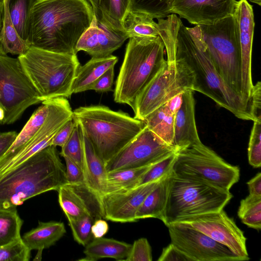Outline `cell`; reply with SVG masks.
Returning <instances> with one entry per match:
<instances>
[{"instance_id":"11","label":"cell","mask_w":261,"mask_h":261,"mask_svg":"<svg viewBox=\"0 0 261 261\" xmlns=\"http://www.w3.org/2000/svg\"><path fill=\"white\" fill-rule=\"evenodd\" d=\"M40 102V95L18 58L0 54V107L5 112L1 123H13L27 108Z\"/></svg>"},{"instance_id":"54","label":"cell","mask_w":261,"mask_h":261,"mask_svg":"<svg viewBox=\"0 0 261 261\" xmlns=\"http://www.w3.org/2000/svg\"><path fill=\"white\" fill-rule=\"evenodd\" d=\"M5 112L4 110L0 107V122L2 121L4 118Z\"/></svg>"},{"instance_id":"20","label":"cell","mask_w":261,"mask_h":261,"mask_svg":"<svg viewBox=\"0 0 261 261\" xmlns=\"http://www.w3.org/2000/svg\"><path fill=\"white\" fill-rule=\"evenodd\" d=\"M195 117L193 91L182 94L181 106L175 115L174 145L176 150L201 143Z\"/></svg>"},{"instance_id":"36","label":"cell","mask_w":261,"mask_h":261,"mask_svg":"<svg viewBox=\"0 0 261 261\" xmlns=\"http://www.w3.org/2000/svg\"><path fill=\"white\" fill-rule=\"evenodd\" d=\"M176 157V151L171 153L152 165L140 178L136 187L160 180L172 171Z\"/></svg>"},{"instance_id":"33","label":"cell","mask_w":261,"mask_h":261,"mask_svg":"<svg viewBox=\"0 0 261 261\" xmlns=\"http://www.w3.org/2000/svg\"><path fill=\"white\" fill-rule=\"evenodd\" d=\"M36 0H7L12 23L20 37L28 42L31 10Z\"/></svg>"},{"instance_id":"8","label":"cell","mask_w":261,"mask_h":261,"mask_svg":"<svg viewBox=\"0 0 261 261\" xmlns=\"http://www.w3.org/2000/svg\"><path fill=\"white\" fill-rule=\"evenodd\" d=\"M198 26L216 71L226 85L243 99L241 53L233 15L212 24Z\"/></svg>"},{"instance_id":"15","label":"cell","mask_w":261,"mask_h":261,"mask_svg":"<svg viewBox=\"0 0 261 261\" xmlns=\"http://www.w3.org/2000/svg\"><path fill=\"white\" fill-rule=\"evenodd\" d=\"M240 45L242 59V95L250 104L253 84L251 73L252 43L254 28L252 6L247 0L237 1L233 14Z\"/></svg>"},{"instance_id":"29","label":"cell","mask_w":261,"mask_h":261,"mask_svg":"<svg viewBox=\"0 0 261 261\" xmlns=\"http://www.w3.org/2000/svg\"><path fill=\"white\" fill-rule=\"evenodd\" d=\"M174 118L164 105L150 113L144 119L146 127L167 145L174 148Z\"/></svg>"},{"instance_id":"41","label":"cell","mask_w":261,"mask_h":261,"mask_svg":"<svg viewBox=\"0 0 261 261\" xmlns=\"http://www.w3.org/2000/svg\"><path fill=\"white\" fill-rule=\"evenodd\" d=\"M261 211V196L249 194L240 202L238 215L241 219L243 217Z\"/></svg>"},{"instance_id":"53","label":"cell","mask_w":261,"mask_h":261,"mask_svg":"<svg viewBox=\"0 0 261 261\" xmlns=\"http://www.w3.org/2000/svg\"><path fill=\"white\" fill-rule=\"evenodd\" d=\"M4 10V0H0V30L2 26V17Z\"/></svg>"},{"instance_id":"30","label":"cell","mask_w":261,"mask_h":261,"mask_svg":"<svg viewBox=\"0 0 261 261\" xmlns=\"http://www.w3.org/2000/svg\"><path fill=\"white\" fill-rule=\"evenodd\" d=\"M153 164L107 172L105 194L135 188L140 178Z\"/></svg>"},{"instance_id":"27","label":"cell","mask_w":261,"mask_h":261,"mask_svg":"<svg viewBox=\"0 0 261 261\" xmlns=\"http://www.w3.org/2000/svg\"><path fill=\"white\" fill-rule=\"evenodd\" d=\"M29 42L22 39L11 20L7 0H4V10L0 30V54L22 55L30 47Z\"/></svg>"},{"instance_id":"40","label":"cell","mask_w":261,"mask_h":261,"mask_svg":"<svg viewBox=\"0 0 261 261\" xmlns=\"http://www.w3.org/2000/svg\"><path fill=\"white\" fill-rule=\"evenodd\" d=\"M152 260L151 246L145 238L135 241L130 251L124 261H151Z\"/></svg>"},{"instance_id":"42","label":"cell","mask_w":261,"mask_h":261,"mask_svg":"<svg viewBox=\"0 0 261 261\" xmlns=\"http://www.w3.org/2000/svg\"><path fill=\"white\" fill-rule=\"evenodd\" d=\"M66 164V175L68 183L85 182L83 169L75 162L67 157H63Z\"/></svg>"},{"instance_id":"6","label":"cell","mask_w":261,"mask_h":261,"mask_svg":"<svg viewBox=\"0 0 261 261\" xmlns=\"http://www.w3.org/2000/svg\"><path fill=\"white\" fill-rule=\"evenodd\" d=\"M18 58L42 102L69 98L80 66L76 55L54 53L31 46Z\"/></svg>"},{"instance_id":"1","label":"cell","mask_w":261,"mask_h":261,"mask_svg":"<svg viewBox=\"0 0 261 261\" xmlns=\"http://www.w3.org/2000/svg\"><path fill=\"white\" fill-rule=\"evenodd\" d=\"M94 15L87 0H36L31 10L28 41L43 50L76 55V44Z\"/></svg>"},{"instance_id":"26","label":"cell","mask_w":261,"mask_h":261,"mask_svg":"<svg viewBox=\"0 0 261 261\" xmlns=\"http://www.w3.org/2000/svg\"><path fill=\"white\" fill-rule=\"evenodd\" d=\"M171 173L162 179L146 197L137 212L136 219L137 221L154 218L164 223Z\"/></svg>"},{"instance_id":"23","label":"cell","mask_w":261,"mask_h":261,"mask_svg":"<svg viewBox=\"0 0 261 261\" xmlns=\"http://www.w3.org/2000/svg\"><path fill=\"white\" fill-rule=\"evenodd\" d=\"M85 257L81 261H96L111 258L118 261L124 260L130 251L132 245L112 238H94L86 246Z\"/></svg>"},{"instance_id":"49","label":"cell","mask_w":261,"mask_h":261,"mask_svg":"<svg viewBox=\"0 0 261 261\" xmlns=\"http://www.w3.org/2000/svg\"><path fill=\"white\" fill-rule=\"evenodd\" d=\"M241 220L247 226L259 230L261 228V211L246 216L242 218Z\"/></svg>"},{"instance_id":"5","label":"cell","mask_w":261,"mask_h":261,"mask_svg":"<svg viewBox=\"0 0 261 261\" xmlns=\"http://www.w3.org/2000/svg\"><path fill=\"white\" fill-rule=\"evenodd\" d=\"M165 51L160 36L129 38L116 81L114 101L133 108L138 95L166 63Z\"/></svg>"},{"instance_id":"47","label":"cell","mask_w":261,"mask_h":261,"mask_svg":"<svg viewBox=\"0 0 261 261\" xmlns=\"http://www.w3.org/2000/svg\"><path fill=\"white\" fill-rule=\"evenodd\" d=\"M17 134L15 131L0 133V158L13 143Z\"/></svg>"},{"instance_id":"7","label":"cell","mask_w":261,"mask_h":261,"mask_svg":"<svg viewBox=\"0 0 261 261\" xmlns=\"http://www.w3.org/2000/svg\"><path fill=\"white\" fill-rule=\"evenodd\" d=\"M232 197L229 191L172 171L164 223L222 210Z\"/></svg>"},{"instance_id":"12","label":"cell","mask_w":261,"mask_h":261,"mask_svg":"<svg viewBox=\"0 0 261 261\" xmlns=\"http://www.w3.org/2000/svg\"><path fill=\"white\" fill-rule=\"evenodd\" d=\"M146 126L105 164L107 172L151 165L176 151Z\"/></svg>"},{"instance_id":"14","label":"cell","mask_w":261,"mask_h":261,"mask_svg":"<svg viewBox=\"0 0 261 261\" xmlns=\"http://www.w3.org/2000/svg\"><path fill=\"white\" fill-rule=\"evenodd\" d=\"M229 248L242 260H249L246 238L234 220L223 211L211 212L178 219ZM174 223V222H173Z\"/></svg>"},{"instance_id":"21","label":"cell","mask_w":261,"mask_h":261,"mask_svg":"<svg viewBox=\"0 0 261 261\" xmlns=\"http://www.w3.org/2000/svg\"><path fill=\"white\" fill-rule=\"evenodd\" d=\"M82 132L84 151L83 171L85 183L101 197L105 194L106 190L107 172L105 164L96 154L82 130Z\"/></svg>"},{"instance_id":"28","label":"cell","mask_w":261,"mask_h":261,"mask_svg":"<svg viewBox=\"0 0 261 261\" xmlns=\"http://www.w3.org/2000/svg\"><path fill=\"white\" fill-rule=\"evenodd\" d=\"M122 27L129 38L159 36L158 23L146 13L130 10L123 19Z\"/></svg>"},{"instance_id":"37","label":"cell","mask_w":261,"mask_h":261,"mask_svg":"<svg viewBox=\"0 0 261 261\" xmlns=\"http://www.w3.org/2000/svg\"><path fill=\"white\" fill-rule=\"evenodd\" d=\"M94 221L95 220L87 214L68 220L73 238L79 244L85 246L90 242L92 237L91 227Z\"/></svg>"},{"instance_id":"48","label":"cell","mask_w":261,"mask_h":261,"mask_svg":"<svg viewBox=\"0 0 261 261\" xmlns=\"http://www.w3.org/2000/svg\"><path fill=\"white\" fill-rule=\"evenodd\" d=\"M109 230V225L103 219H98L94 222L91 227V233L93 238L103 237Z\"/></svg>"},{"instance_id":"9","label":"cell","mask_w":261,"mask_h":261,"mask_svg":"<svg viewBox=\"0 0 261 261\" xmlns=\"http://www.w3.org/2000/svg\"><path fill=\"white\" fill-rule=\"evenodd\" d=\"M173 172L229 191L240 178V169L230 165L202 142L176 151Z\"/></svg>"},{"instance_id":"17","label":"cell","mask_w":261,"mask_h":261,"mask_svg":"<svg viewBox=\"0 0 261 261\" xmlns=\"http://www.w3.org/2000/svg\"><path fill=\"white\" fill-rule=\"evenodd\" d=\"M57 191L59 204L68 220L85 214L91 216L95 220L104 219L101 197L85 182H67Z\"/></svg>"},{"instance_id":"55","label":"cell","mask_w":261,"mask_h":261,"mask_svg":"<svg viewBox=\"0 0 261 261\" xmlns=\"http://www.w3.org/2000/svg\"><path fill=\"white\" fill-rule=\"evenodd\" d=\"M252 3H255L259 6H260L261 0H249Z\"/></svg>"},{"instance_id":"39","label":"cell","mask_w":261,"mask_h":261,"mask_svg":"<svg viewBox=\"0 0 261 261\" xmlns=\"http://www.w3.org/2000/svg\"><path fill=\"white\" fill-rule=\"evenodd\" d=\"M248 148L249 163L253 167L261 166V120L253 121Z\"/></svg>"},{"instance_id":"34","label":"cell","mask_w":261,"mask_h":261,"mask_svg":"<svg viewBox=\"0 0 261 261\" xmlns=\"http://www.w3.org/2000/svg\"><path fill=\"white\" fill-rule=\"evenodd\" d=\"M61 148L60 155L62 157L68 158L77 164L83 170L82 132L80 125L76 121L70 137Z\"/></svg>"},{"instance_id":"24","label":"cell","mask_w":261,"mask_h":261,"mask_svg":"<svg viewBox=\"0 0 261 261\" xmlns=\"http://www.w3.org/2000/svg\"><path fill=\"white\" fill-rule=\"evenodd\" d=\"M42 105L36 110L27 122L17 134L15 140L0 158V166L19 152L38 132L49 111V100L43 101Z\"/></svg>"},{"instance_id":"2","label":"cell","mask_w":261,"mask_h":261,"mask_svg":"<svg viewBox=\"0 0 261 261\" xmlns=\"http://www.w3.org/2000/svg\"><path fill=\"white\" fill-rule=\"evenodd\" d=\"M176 58L182 60L191 70L193 91L210 97L239 119L255 121L250 105L226 85L216 71L198 25L188 28L180 21L176 34Z\"/></svg>"},{"instance_id":"51","label":"cell","mask_w":261,"mask_h":261,"mask_svg":"<svg viewBox=\"0 0 261 261\" xmlns=\"http://www.w3.org/2000/svg\"><path fill=\"white\" fill-rule=\"evenodd\" d=\"M249 194L261 196V173L259 172L247 182Z\"/></svg>"},{"instance_id":"4","label":"cell","mask_w":261,"mask_h":261,"mask_svg":"<svg viewBox=\"0 0 261 261\" xmlns=\"http://www.w3.org/2000/svg\"><path fill=\"white\" fill-rule=\"evenodd\" d=\"M73 118L105 164L146 126L144 121L102 105L80 107L73 111Z\"/></svg>"},{"instance_id":"50","label":"cell","mask_w":261,"mask_h":261,"mask_svg":"<svg viewBox=\"0 0 261 261\" xmlns=\"http://www.w3.org/2000/svg\"><path fill=\"white\" fill-rule=\"evenodd\" d=\"M182 94L183 93H179L172 97L164 104L167 110L174 115H175L181 106Z\"/></svg>"},{"instance_id":"3","label":"cell","mask_w":261,"mask_h":261,"mask_svg":"<svg viewBox=\"0 0 261 261\" xmlns=\"http://www.w3.org/2000/svg\"><path fill=\"white\" fill-rule=\"evenodd\" d=\"M56 147L48 146L0 175V205L16 206L67 183Z\"/></svg>"},{"instance_id":"10","label":"cell","mask_w":261,"mask_h":261,"mask_svg":"<svg viewBox=\"0 0 261 261\" xmlns=\"http://www.w3.org/2000/svg\"><path fill=\"white\" fill-rule=\"evenodd\" d=\"M193 73L182 60L176 58L172 63L166 60L137 97L132 108L134 118L144 121L172 97L188 90H193Z\"/></svg>"},{"instance_id":"13","label":"cell","mask_w":261,"mask_h":261,"mask_svg":"<svg viewBox=\"0 0 261 261\" xmlns=\"http://www.w3.org/2000/svg\"><path fill=\"white\" fill-rule=\"evenodd\" d=\"M171 243L192 261H242L225 245L202 232L181 223L167 225Z\"/></svg>"},{"instance_id":"32","label":"cell","mask_w":261,"mask_h":261,"mask_svg":"<svg viewBox=\"0 0 261 261\" xmlns=\"http://www.w3.org/2000/svg\"><path fill=\"white\" fill-rule=\"evenodd\" d=\"M130 8V0H102L100 14L95 16L101 17L115 29L124 32L122 22Z\"/></svg>"},{"instance_id":"35","label":"cell","mask_w":261,"mask_h":261,"mask_svg":"<svg viewBox=\"0 0 261 261\" xmlns=\"http://www.w3.org/2000/svg\"><path fill=\"white\" fill-rule=\"evenodd\" d=\"M130 10L146 13L153 19L165 18L170 14L173 0H130Z\"/></svg>"},{"instance_id":"22","label":"cell","mask_w":261,"mask_h":261,"mask_svg":"<svg viewBox=\"0 0 261 261\" xmlns=\"http://www.w3.org/2000/svg\"><path fill=\"white\" fill-rule=\"evenodd\" d=\"M118 58L112 55L105 57H92L77 70L72 86V93L90 90L91 85L107 70L114 67Z\"/></svg>"},{"instance_id":"43","label":"cell","mask_w":261,"mask_h":261,"mask_svg":"<svg viewBox=\"0 0 261 261\" xmlns=\"http://www.w3.org/2000/svg\"><path fill=\"white\" fill-rule=\"evenodd\" d=\"M114 77V67H111L103 73L90 87V90L97 92L113 91L112 86Z\"/></svg>"},{"instance_id":"31","label":"cell","mask_w":261,"mask_h":261,"mask_svg":"<svg viewBox=\"0 0 261 261\" xmlns=\"http://www.w3.org/2000/svg\"><path fill=\"white\" fill-rule=\"evenodd\" d=\"M22 224L16 206L0 205V246L21 238Z\"/></svg>"},{"instance_id":"18","label":"cell","mask_w":261,"mask_h":261,"mask_svg":"<svg viewBox=\"0 0 261 261\" xmlns=\"http://www.w3.org/2000/svg\"><path fill=\"white\" fill-rule=\"evenodd\" d=\"M236 0H173L170 14L195 25L212 24L233 14Z\"/></svg>"},{"instance_id":"52","label":"cell","mask_w":261,"mask_h":261,"mask_svg":"<svg viewBox=\"0 0 261 261\" xmlns=\"http://www.w3.org/2000/svg\"><path fill=\"white\" fill-rule=\"evenodd\" d=\"M89 1V3L91 5L94 12L95 15L98 16L100 14V7L101 6V3L102 2V0H88Z\"/></svg>"},{"instance_id":"38","label":"cell","mask_w":261,"mask_h":261,"mask_svg":"<svg viewBox=\"0 0 261 261\" xmlns=\"http://www.w3.org/2000/svg\"><path fill=\"white\" fill-rule=\"evenodd\" d=\"M30 257L31 250L22 238L0 246V261H29Z\"/></svg>"},{"instance_id":"19","label":"cell","mask_w":261,"mask_h":261,"mask_svg":"<svg viewBox=\"0 0 261 261\" xmlns=\"http://www.w3.org/2000/svg\"><path fill=\"white\" fill-rule=\"evenodd\" d=\"M129 38L125 32L115 29L101 17L94 15L90 27L79 39L75 51L83 50L92 57L112 55Z\"/></svg>"},{"instance_id":"25","label":"cell","mask_w":261,"mask_h":261,"mask_svg":"<svg viewBox=\"0 0 261 261\" xmlns=\"http://www.w3.org/2000/svg\"><path fill=\"white\" fill-rule=\"evenodd\" d=\"M64 223L55 221H39L38 226L25 233L21 237L31 251L43 250L55 244L66 233Z\"/></svg>"},{"instance_id":"46","label":"cell","mask_w":261,"mask_h":261,"mask_svg":"<svg viewBox=\"0 0 261 261\" xmlns=\"http://www.w3.org/2000/svg\"><path fill=\"white\" fill-rule=\"evenodd\" d=\"M250 106L251 113L256 120H261V83L257 82L252 90Z\"/></svg>"},{"instance_id":"45","label":"cell","mask_w":261,"mask_h":261,"mask_svg":"<svg viewBox=\"0 0 261 261\" xmlns=\"http://www.w3.org/2000/svg\"><path fill=\"white\" fill-rule=\"evenodd\" d=\"M75 124V121L73 118L68 121L54 136L51 145L62 147L70 137Z\"/></svg>"},{"instance_id":"16","label":"cell","mask_w":261,"mask_h":261,"mask_svg":"<svg viewBox=\"0 0 261 261\" xmlns=\"http://www.w3.org/2000/svg\"><path fill=\"white\" fill-rule=\"evenodd\" d=\"M161 179L128 190L103 195L101 201L104 219L120 223L137 221L138 208Z\"/></svg>"},{"instance_id":"44","label":"cell","mask_w":261,"mask_h":261,"mask_svg":"<svg viewBox=\"0 0 261 261\" xmlns=\"http://www.w3.org/2000/svg\"><path fill=\"white\" fill-rule=\"evenodd\" d=\"M158 261H192L172 243L163 248Z\"/></svg>"}]
</instances>
